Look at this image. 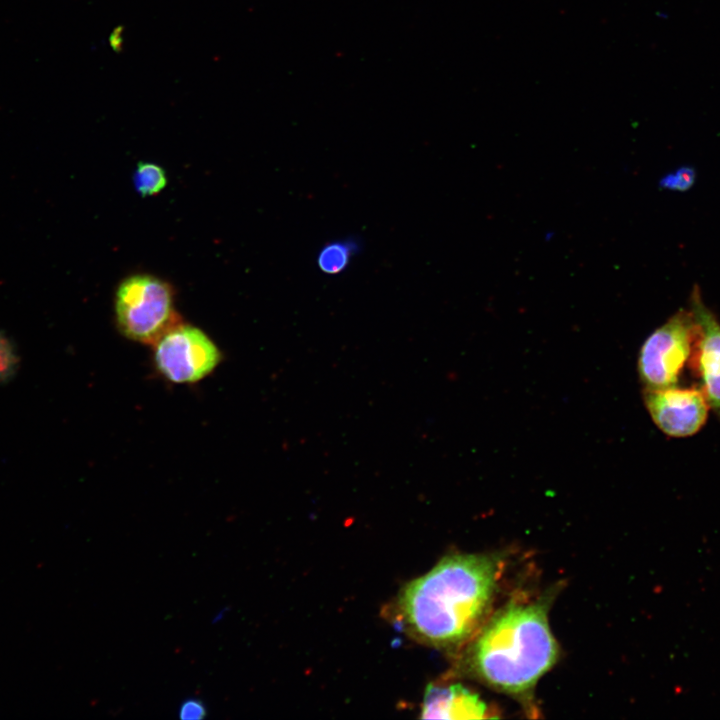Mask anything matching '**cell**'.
<instances>
[{
    "label": "cell",
    "instance_id": "obj_10",
    "mask_svg": "<svg viewBox=\"0 0 720 720\" xmlns=\"http://www.w3.org/2000/svg\"><path fill=\"white\" fill-rule=\"evenodd\" d=\"M136 191L143 197L160 193L167 184L164 169L151 162H139L133 174Z\"/></svg>",
    "mask_w": 720,
    "mask_h": 720
},
{
    "label": "cell",
    "instance_id": "obj_6",
    "mask_svg": "<svg viewBox=\"0 0 720 720\" xmlns=\"http://www.w3.org/2000/svg\"><path fill=\"white\" fill-rule=\"evenodd\" d=\"M645 407L658 429L673 438L690 437L705 425L710 405L701 387L644 388Z\"/></svg>",
    "mask_w": 720,
    "mask_h": 720
},
{
    "label": "cell",
    "instance_id": "obj_1",
    "mask_svg": "<svg viewBox=\"0 0 720 720\" xmlns=\"http://www.w3.org/2000/svg\"><path fill=\"white\" fill-rule=\"evenodd\" d=\"M500 560L490 554H451L409 582L397 600L402 626L417 640L453 647L468 640L492 606Z\"/></svg>",
    "mask_w": 720,
    "mask_h": 720
},
{
    "label": "cell",
    "instance_id": "obj_12",
    "mask_svg": "<svg viewBox=\"0 0 720 720\" xmlns=\"http://www.w3.org/2000/svg\"><path fill=\"white\" fill-rule=\"evenodd\" d=\"M696 171L693 167L682 166L674 172L666 174L659 182V185L667 190L685 192L695 183Z\"/></svg>",
    "mask_w": 720,
    "mask_h": 720
},
{
    "label": "cell",
    "instance_id": "obj_11",
    "mask_svg": "<svg viewBox=\"0 0 720 720\" xmlns=\"http://www.w3.org/2000/svg\"><path fill=\"white\" fill-rule=\"evenodd\" d=\"M19 358L12 339L0 330V384L9 382L18 369Z\"/></svg>",
    "mask_w": 720,
    "mask_h": 720
},
{
    "label": "cell",
    "instance_id": "obj_2",
    "mask_svg": "<svg viewBox=\"0 0 720 720\" xmlns=\"http://www.w3.org/2000/svg\"><path fill=\"white\" fill-rule=\"evenodd\" d=\"M548 600L511 601L483 626L470 652L474 674L496 690L526 696L558 659Z\"/></svg>",
    "mask_w": 720,
    "mask_h": 720
},
{
    "label": "cell",
    "instance_id": "obj_5",
    "mask_svg": "<svg viewBox=\"0 0 720 720\" xmlns=\"http://www.w3.org/2000/svg\"><path fill=\"white\" fill-rule=\"evenodd\" d=\"M154 363L172 383L190 384L208 376L220 363L221 352L201 329L180 322L153 345Z\"/></svg>",
    "mask_w": 720,
    "mask_h": 720
},
{
    "label": "cell",
    "instance_id": "obj_14",
    "mask_svg": "<svg viewBox=\"0 0 720 720\" xmlns=\"http://www.w3.org/2000/svg\"><path fill=\"white\" fill-rule=\"evenodd\" d=\"M226 611H227V609L225 608L224 610H222L221 612H219V613L214 617L213 623L218 622L220 619H222L223 616L225 615Z\"/></svg>",
    "mask_w": 720,
    "mask_h": 720
},
{
    "label": "cell",
    "instance_id": "obj_3",
    "mask_svg": "<svg viewBox=\"0 0 720 720\" xmlns=\"http://www.w3.org/2000/svg\"><path fill=\"white\" fill-rule=\"evenodd\" d=\"M115 321L123 336L154 345L181 321L169 283L149 274H134L122 280L114 299Z\"/></svg>",
    "mask_w": 720,
    "mask_h": 720
},
{
    "label": "cell",
    "instance_id": "obj_7",
    "mask_svg": "<svg viewBox=\"0 0 720 720\" xmlns=\"http://www.w3.org/2000/svg\"><path fill=\"white\" fill-rule=\"evenodd\" d=\"M690 310L698 323L699 336L691 356L710 408L720 420V322L705 304L696 285L689 297Z\"/></svg>",
    "mask_w": 720,
    "mask_h": 720
},
{
    "label": "cell",
    "instance_id": "obj_13",
    "mask_svg": "<svg viewBox=\"0 0 720 720\" xmlns=\"http://www.w3.org/2000/svg\"><path fill=\"white\" fill-rule=\"evenodd\" d=\"M206 708L204 704L195 698H190L182 702L179 707V717L183 720H200L206 716Z\"/></svg>",
    "mask_w": 720,
    "mask_h": 720
},
{
    "label": "cell",
    "instance_id": "obj_8",
    "mask_svg": "<svg viewBox=\"0 0 720 720\" xmlns=\"http://www.w3.org/2000/svg\"><path fill=\"white\" fill-rule=\"evenodd\" d=\"M487 705L480 697L460 684L426 687L420 717L422 719L487 718Z\"/></svg>",
    "mask_w": 720,
    "mask_h": 720
},
{
    "label": "cell",
    "instance_id": "obj_9",
    "mask_svg": "<svg viewBox=\"0 0 720 720\" xmlns=\"http://www.w3.org/2000/svg\"><path fill=\"white\" fill-rule=\"evenodd\" d=\"M356 249V244L349 240H336L327 243L317 256L319 269L323 273L330 275L343 272L350 264Z\"/></svg>",
    "mask_w": 720,
    "mask_h": 720
},
{
    "label": "cell",
    "instance_id": "obj_4",
    "mask_svg": "<svg viewBox=\"0 0 720 720\" xmlns=\"http://www.w3.org/2000/svg\"><path fill=\"white\" fill-rule=\"evenodd\" d=\"M698 336V323L691 310L684 308L651 332L642 343L637 361L639 378L644 388L678 385Z\"/></svg>",
    "mask_w": 720,
    "mask_h": 720
}]
</instances>
